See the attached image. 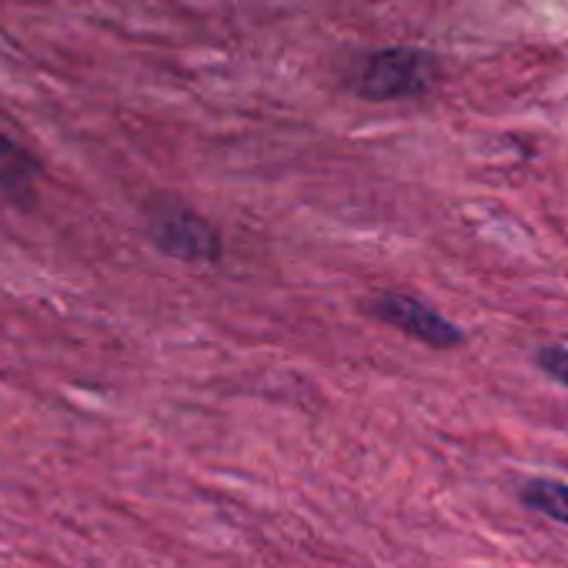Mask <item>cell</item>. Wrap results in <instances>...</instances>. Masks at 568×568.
<instances>
[{
  "label": "cell",
  "mask_w": 568,
  "mask_h": 568,
  "mask_svg": "<svg viewBox=\"0 0 568 568\" xmlns=\"http://www.w3.org/2000/svg\"><path fill=\"white\" fill-rule=\"evenodd\" d=\"M442 78V64L422 48H382L365 54L348 71V88L365 101H408L422 98Z\"/></svg>",
  "instance_id": "1"
},
{
  "label": "cell",
  "mask_w": 568,
  "mask_h": 568,
  "mask_svg": "<svg viewBox=\"0 0 568 568\" xmlns=\"http://www.w3.org/2000/svg\"><path fill=\"white\" fill-rule=\"evenodd\" d=\"M148 234L154 247L174 261L214 264L221 257L217 227L181 201H158L148 207Z\"/></svg>",
  "instance_id": "2"
},
{
  "label": "cell",
  "mask_w": 568,
  "mask_h": 568,
  "mask_svg": "<svg viewBox=\"0 0 568 568\" xmlns=\"http://www.w3.org/2000/svg\"><path fill=\"white\" fill-rule=\"evenodd\" d=\"M368 312L378 322H385V325L398 328L402 335H408L428 348H438V352L458 348L465 342V335L455 322H448L442 312L428 308L425 302H418L408 292H382V295H375Z\"/></svg>",
  "instance_id": "3"
},
{
  "label": "cell",
  "mask_w": 568,
  "mask_h": 568,
  "mask_svg": "<svg viewBox=\"0 0 568 568\" xmlns=\"http://www.w3.org/2000/svg\"><path fill=\"white\" fill-rule=\"evenodd\" d=\"M41 178V161L11 134L0 131V191L4 194H24Z\"/></svg>",
  "instance_id": "4"
},
{
  "label": "cell",
  "mask_w": 568,
  "mask_h": 568,
  "mask_svg": "<svg viewBox=\"0 0 568 568\" xmlns=\"http://www.w3.org/2000/svg\"><path fill=\"white\" fill-rule=\"evenodd\" d=\"M521 505L558 521V525H568V485L565 481H555V478H531L521 485L518 491Z\"/></svg>",
  "instance_id": "5"
},
{
  "label": "cell",
  "mask_w": 568,
  "mask_h": 568,
  "mask_svg": "<svg viewBox=\"0 0 568 568\" xmlns=\"http://www.w3.org/2000/svg\"><path fill=\"white\" fill-rule=\"evenodd\" d=\"M535 365H538L551 382H558V385L568 388V348H558V345L541 348V352L535 355Z\"/></svg>",
  "instance_id": "6"
}]
</instances>
